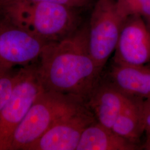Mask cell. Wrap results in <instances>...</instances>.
I'll return each mask as SVG.
<instances>
[{"label":"cell","instance_id":"cell-7","mask_svg":"<svg viewBox=\"0 0 150 150\" xmlns=\"http://www.w3.org/2000/svg\"><path fill=\"white\" fill-rule=\"evenodd\" d=\"M96 121L86 105L55 123L25 150H76L84 131Z\"/></svg>","mask_w":150,"mask_h":150},{"label":"cell","instance_id":"cell-17","mask_svg":"<svg viewBox=\"0 0 150 150\" xmlns=\"http://www.w3.org/2000/svg\"><path fill=\"white\" fill-rule=\"evenodd\" d=\"M1 6H2V2H1V0H0V10L1 8Z\"/></svg>","mask_w":150,"mask_h":150},{"label":"cell","instance_id":"cell-8","mask_svg":"<svg viewBox=\"0 0 150 150\" xmlns=\"http://www.w3.org/2000/svg\"><path fill=\"white\" fill-rule=\"evenodd\" d=\"M114 64L144 65L150 61V31L142 17L130 16L123 23L114 51Z\"/></svg>","mask_w":150,"mask_h":150},{"label":"cell","instance_id":"cell-13","mask_svg":"<svg viewBox=\"0 0 150 150\" xmlns=\"http://www.w3.org/2000/svg\"><path fill=\"white\" fill-rule=\"evenodd\" d=\"M118 7L126 17L139 16L150 17V0H117Z\"/></svg>","mask_w":150,"mask_h":150},{"label":"cell","instance_id":"cell-6","mask_svg":"<svg viewBox=\"0 0 150 150\" xmlns=\"http://www.w3.org/2000/svg\"><path fill=\"white\" fill-rule=\"evenodd\" d=\"M47 43L0 13V70H12L35 63Z\"/></svg>","mask_w":150,"mask_h":150},{"label":"cell","instance_id":"cell-15","mask_svg":"<svg viewBox=\"0 0 150 150\" xmlns=\"http://www.w3.org/2000/svg\"><path fill=\"white\" fill-rule=\"evenodd\" d=\"M2 2L13 1H36V2H46L49 3H53L66 6L76 9L79 8L86 7L90 5L93 2V0H1Z\"/></svg>","mask_w":150,"mask_h":150},{"label":"cell","instance_id":"cell-12","mask_svg":"<svg viewBox=\"0 0 150 150\" xmlns=\"http://www.w3.org/2000/svg\"><path fill=\"white\" fill-rule=\"evenodd\" d=\"M144 100L131 97L111 128L116 134L137 145L145 132L142 117Z\"/></svg>","mask_w":150,"mask_h":150},{"label":"cell","instance_id":"cell-14","mask_svg":"<svg viewBox=\"0 0 150 150\" xmlns=\"http://www.w3.org/2000/svg\"><path fill=\"white\" fill-rule=\"evenodd\" d=\"M20 69L0 70V110L11 95L17 80Z\"/></svg>","mask_w":150,"mask_h":150},{"label":"cell","instance_id":"cell-3","mask_svg":"<svg viewBox=\"0 0 150 150\" xmlns=\"http://www.w3.org/2000/svg\"><path fill=\"white\" fill-rule=\"evenodd\" d=\"M79 97L44 90L16 129L10 150H25L55 123L86 106Z\"/></svg>","mask_w":150,"mask_h":150},{"label":"cell","instance_id":"cell-16","mask_svg":"<svg viewBox=\"0 0 150 150\" xmlns=\"http://www.w3.org/2000/svg\"><path fill=\"white\" fill-rule=\"evenodd\" d=\"M142 117L145 133L146 134H150V98L144 100Z\"/></svg>","mask_w":150,"mask_h":150},{"label":"cell","instance_id":"cell-10","mask_svg":"<svg viewBox=\"0 0 150 150\" xmlns=\"http://www.w3.org/2000/svg\"><path fill=\"white\" fill-rule=\"evenodd\" d=\"M110 78L112 84L129 96L150 98V66L114 64Z\"/></svg>","mask_w":150,"mask_h":150},{"label":"cell","instance_id":"cell-9","mask_svg":"<svg viewBox=\"0 0 150 150\" xmlns=\"http://www.w3.org/2000/svg\"><path fill=\"white\" fill-rule=\"evenodd\" d=\"M131 97L120 91L110 82H99L86 104L97 122L111 129Z\"/></svg>","mask_w":150,"mask_h":150},{"label":"cell","instance_id":"cell-5","mask_svg":"<svg viewBox=\"0 0 150 150\" xmlns=\"http://www.w3.org/2000/svg\"><path fill=\"white\" fill-rule=\"evenodd\" d=\"M127 17L117 0H97L88 25V44L92 59L102 70L114 52L123 23Z\"/></svg>","mask_w":150,"mask_h":150},{"label":"cell","instance_id":"cell-4","mask_svg":"<svg viewBox=\"0 0 150 150\" xmlns=\"http://www.w3.org/2000/svg\"><path fill=\"white\" fill-rule=\"evenodd\" d=\"M35 63L20 67L11 95L0 110V150H10L16 129L38 96L44 91Z\"/></svg>","mask_w":150,"mask_h":150},{"label":"cell","instance_id":"cell-11","mask_svg":"<svg viewBox=\"0 0 150 150\" xmlns=\"http://www.w3.org/2000/svg\"><path fill=\"white\" fill-rule=\"evenodd\" d=\"M141 150L137 144L116 134L96 121L89 125L81 137L76 150Z\"/></svg>","mask_w":150,"mask_h":150},{"label":"cell","instance_id":"cell-1","mask_svg":"<svg viewBox=\"0 0 150 150\" xmlns=\"http://www.w3.org/2000/svg\"><path fill=\"white\" fill-rule=\"evenodd\" d=\"M38 61L37 74L45 90L86 102L100 82L102 70L89 51L87 24L61 40L48 42Z\"/></svg>","mask_w":150,"mask_h":150},{"label":"cell","instance_id":"cell-2","mask_svg":"<svg viewBox=\"0 0 150 150\" xmlns=\"http://www.w3.org/2000/svg\"><path fill=\"white\" fill-rule=\"evenodd\" d=\"M0 13L47 42L66 38L81 26L76 8L46 2H2Z\"/></svg>","mask_w":150,"mask_h":150}]
</instances>
